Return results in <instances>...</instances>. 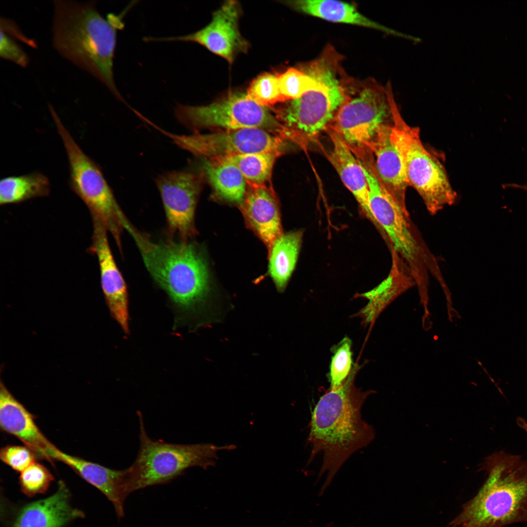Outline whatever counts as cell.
Here are the masks:
<instances>
[{
	"label": "cell",
	"mask_w": 527,
	"mask_h": 527,
	"mask_svg": "<svg viewBox=\"0 0 527 527\" xmlns=\"http://www.w3.org/2000/svg\"><path fill=\"white\" fill-rule=\"evenodd\" d=\"M126 229L148 272L168 298L174 313L173 328L200 325L207 309L210 286L207 265L198 248L182 240L153 242L131 224Z\"/></svg>",
	"instance_id": "cell-1"
},
{
	"label": "cell",
	"mask_w": 527,
	"mask_h": 527,
	"mask_svg": "<svg viewBox=\"0 0 527 527\" xmlns=\"http://www.w3.org/2000/svg\"><path fill=\"white\" fill-rule=\"evenodd\" d=\"M359 369L358 364L355 365L341 386L330 389L320 398L312 412L308 436L312 446L309 461L323 453L319 478L327 472L319 496L347 459L368 445L375 437L372 426L361 416L363 404L375 391H362L355 386L354 381Z\"/></svg>",
	"instance_id": "cell-2"
},
{
	"label": "cell",
	"mask_w": 527,
	"mask_h": 527,
	"mask_svg": "<svg viewBox=\"0 0 527 527\" xmlns=\"http://www.w3.org/2000/svg\"><path fill=\"white\" fill-rule=\"evenodd\" d=\"M53 43L66 59L103 83L117 99L123 100L115 83L113 60L117 33L124 26L119 15L104 18L95 1L81 3L55 0Z\"/></svg>",
	"instance_id": "cell-3"
},
{
	"label": "cell",
	"mask_w": 527,
	"mask_h": 527,
	"mask_svg": "<svg viewBox=\"0 0 527 527\" xmlns=\"http://www.w3.org/2000/svg\"><path fill=\"white\" fill-rule=\"evenodd\" d=\"M487 477L449 527H503L527 522V460L504 450L485 458Z\"/></svg>",
	"instance_id": "cell-4"
},
{
	"label": "cell",
	"mask_w": 527,
	"mask_h": 527,
	"mask_svg": "<svg viewBox=\"0 0 527 527\" xmlns=\"http://www.w3.org/2000/svg\"><path fill=\"white\" fill-rule=\"evenodd\" d=\"M368 185L370 209L377 227L408 266L419 291L428 288L429 273H442L437 261L424 241L409 213L405 212L380 180L375 165H363Z\"/></svg>",
	"instance_id": "cell-5"
},
{
	"label": "cell",
	"mask_w": 527,
	"mask_h": 527,
	"mask_svg": "<svg viewBox=\"0 0 527 527\" xmlns=\"http://www.w3.org/2000/svg\"><path fill=\"white\" fill-rule=\"evenodd\" d=\"M137 415L140 424V447L136 459L128 467L130 493L168 483L190 467L207 469L214 466L218 459L219 451L236 447L234 445L176 444L154 440L146 433L142 413L138 411Z\"/></svg>",
	"instance_id": "cell-6"
},
{
	"label": "cell",
	"mask_w": 527,
	"mask_h": 527,
	"mask_svg": "<svg viewBox=\"0 0 527 527\" xmlns=\"http://www.w3.org/2000/svg\"><path fill=\"white\" fill-rule=\"evenodd\" d=\"M391 134L405 162L409 186L417 192L429 213L434 215L453 205L457 194L442 163L424 145L418 127L408 124L395 99L391 101Z\"/></svg>",
	"instance_id": "cell-7"
},
{
	"label": "cell",
	"mask_w": 527,
	"mask_h": 527,
	"mask_svg": "<svg viewBox=\"0 0 527 527\" xmlns=\"http://www.w3.org/2000/svg\"><path fill=\"white\" fill-rule=\"evenodd\" d=\"M49 110L67 155L70 188L86 205L92 219L102 223L122 249L121 235L127 219L98 164L81 149L51 105Z\"/></svg>",
	"instance_id": "cell-8"
},
{
	"label": "cell",
	"mask_w": 527,
	"mask_h": 527,
	"mask_svg": "<svg viewBox=\"0 0 527 527\" xmlns=\"http://www.w3.org/2000/svg\"><path fill=\"white\" fill-rule=\"evenodd\" d=\"M390 82L384 88L377 84L364 86L354 97L347 99L329 128L339 134L361 160L366 157L381 128L392 122Z\"/></svg>",
	"instance_id": "cell-9"
},
{
	"label": "cell",
	"mask_w": 527,
	"mask_h": 527,
	"mask_svg": "<svg viewBox=\"0 0 527 527\" xmlns=\"http://www.w3.org/2000/svg\"><path fill=\"white\" fill-rule=\"evenodd\" d=\"M175 113L180 123L195 131L215 127L225 130L256 128L287 140L286 130L277 117L267 107L258 104L243 93H230L205 105L179 104Z\"/></svg>",
	"instance_id": "cell-10"
},
{
	"label": "cell",
	"mask_w": 527,
	"mask_h": 527,
	"mask_svg": "<svg viewBox=\"0 0 527 527\" xmlns=\"http://www.w3.org/2000/svg\"><path fill=\"white\" fill-rule=\"evenodd\" d=\"M346 99L336 72L325 89L310 91L287 101L277 110V118L285 127L288 140L303 144L328 128Z\"/></svg>",
	"instance_id": "cell-11"
},
{
	"label": "cell",
	"mask_w": 527,
	"mask_h": 527,
	"mask_svg": "<svg viewBox=\"0 0 527 527\" xmlns=\"http://www.w3.org/2000/svg\"><path fill=\"white\" fill-rule=\"evenodd\" d=\"M165 133L180 148L203 159L257 153H272L280 156L287 149V140L260 128L188 135Z\"/></svg>",
	"instance_id": "cell-12"
},
{
	"label": "cell",
	"mask_w": 527,
	"mask_h": 527,
	"mask_svg": "<svg viewBox=\"0 0 527 527\" xmlns=\"http://www.w3.org/2000/svg\"><path fill=\"white\" fill-rule=\"evenodd\" d=\"M169 233L187 241L195 233L194 216L201 177L189 171L164 173L156 179Z\"/></svg>",
	"instance_id": "cell-13"
},
{
	"label": "cell",
	"mask_w": 527,
	"mask_h": 527,
	"mask_svg": "<svg viewBox=\"0 0 527 527\" xmlns=\"http://www.w3.org/2000/svg\"><path fill=\"white\" fill-rule=\"evenodd\" d=\"M240 15L238 3L234 0L227 1L214 12L211 22L199 31L184 36L145 37L144 41L198 43L232 63L238 54L245 52L248 47L247 42L239 29Z\"/></svg>",
	"instance_id": "cell-14"
},
{
	"label": "cell",
	"mask_w": 527,
	"mask_h": 527,
	"mask_svg": "<svg viewBox=\"0 0 527 527\" xmlns=\"http://www.w3.org/2000/svg\"><path fill=\"white\" fill-rule=\"evenodd\" d=\"M91 250L98 258L101 286L111 316L123 333H130L128 294L126 283L116 265L107 239V230L98 220L93 219Z\"/></svg>",
	"instance_id": "cell-15"
},
{
	"label": "cell",
	"mask_w": 527,
	"mask_h": 527,
	"mask_svg": "<svg viewBox=\"0 0 527 527\" xmlns=\"http://www.w3.org/2000/svg\"><path fill=\"white\" fill-rule=\"evenodd\" d=\"M0 425L4 431L20 439L37 458L53 462L57 448L41 432L35 416L18 401L1 382Z\"/></svg>",
	"instance_id": "cell-16"
},
{
	"label": "cell",
	"mask_w": 527,
	"mask_h": 527,
	"mask_svg": "<svg viewBox=\"0 0 527 527\" xmlns=\"http://www.w3.org/2000/svg\"><path fill=\"white\" fill-rule=\"evenodd\" d=\"M392 124L380 130L371 148L374 164L382 182L402 209L408 213L406 193L409 186L404 157L391 134Z\"/></svg>",
	"instance_id": "cell-17"
},
{
	"label": "cell",
	"mask_w": 527,
	"mask_h": 527,
	"mask_svg": "<svg viewBox=\"0 0 527 527\" xmlns=\"http://www.w3.org/2000/svg\"><path fill=\"white\" fill-rule=\"evenodd\" d=\"M54 459L69 466L84 480L100 490L112 502L118 518L124 516V502L130 494L127 468L123 470L110 468L66 454L58 448Z\"/></svg>",
	"instance_id": "cell-18"
},
{
	"label": "cell",
	"mask_w": 527,
	"mask_h": 527,
	"mask_svg": "<svg viewBox=\"0 0 527 527\" xmlns=\"http://www.w3.org/2000/svg\"><path fill=\"white\" fill-rule=\"evenodd\" d=\"M247 183L242 204L243 214L270 250L274 243L283 234L276 197L265 184Z\"/></svg>",
	"instance_id": "cell-19"
},
{
	"label": "cell",
	"mask_w": 527,
	"mask_h": 527,
	"mask_svg": "<svg viewBox=\"0 0 527 527\" xmlns=\"http://www.w3.org/2000/svg\"><path fill=\"white\" fill-rule=\"evenodd\" d=\"M327 129L332 144L327 154L328 160L355 197L364 215L377 226L370 209L368 185L361 162L339 134Z\"/></svg>",
	"instance_id": "cell-20"
},
{
	"label": "cell",
	"mask_w": 527,
	"mask_h": 527,
	"mask_svg": "<svg viewBox=\"0 0 527 527\" xmlns=\"http://www.w3.org/2000/svg\"><path fill=\"white\" fill-rule=\"evenodd\" d=\"M69 492L61 482L52 495L30 503L20 512L13 527H62L83 516L70 503Z\"/></svg>",
	"instance_id": "cell-21"
},
{
	"label": "cell",
	"mask_w": 527,
	"mask_h": 527,
	"mask_svg": "<svg viewBox=\"0 0 527 527\" xmlns=\"http://www.w3.org/2000/svg\"><path fill=\"white\" fill-rule=\"evenodd\" d=\"M392 266L387 277L377 286L360 295L369 300L358 315L364 324L372 323L392 301L416 285L411 271L401 256L391 250Z\"/></svg>",
	"instance_id": "cell-22"
},
{
	"label": "cell",
	"mask_w": 527,
	"mask_h": 527,
	"mask_svg": "<svg viewBox=\"0 0 527 527\" xmlns=\"http://www.w3.org/2000/svg\"><path fill=\"white\" fill-rule=\"evenodd\" d=\"M293 9L304 14L333 22L349 24L381 31L415 41L416 38L389 28L365 17L352 4L334 0L285 1Z\"/></svg>",
	"instance_id": "cell-23"
},
{
	"label": "cell",
	"mask_w": 527,
	"mask_h": 527,
	"mask_svg": "<svg viewBox=\"0 0 527 527\" xmlns=\"http://www.w3.org/2000/svg\"><path fill=\"white\" fill-rule=\"evenodd\" d=\"M203 171L217 194L227 201L242 205L247 182L233 162L223 157L203 159Z\"/></svg>",
	"instance_id": "cell-24"
},
{
	"label": "cell",
	"mask_w": 527,
	"mask_h": 527,
	"mask_svg": "<svg viewBox=\"0 0 527 527\" xmlns=\"http://www.w3.org/2000/svg\"><path fill=\"white\" fill-rule=\"evenodd\" d=\"M301 230L283 234L269 250V270L277 289L285 288L296 265L301 246Z\"/></svg>",
	"instance_id": "cell-25"
},
{
	"label": "cell",
	"mask_w": 527,
	"mask_h": 527,
	"mask_svg": "<svg viewBox=\"0 0 527 527\" xmlns=\"http://www.w3.org/2000/svg\"><path fill=\"white\" fill-rule=\"evenodd\" d=\"M50 188L48 179L40 172L5 177L0 182V204L16 203L46 196Z\"/></svg>",
	"instance_id": "cell-26"
},
{
	"label": "cell",
	"mask_w": 527,
	"mask_h": 527,
	"mask_svg": "<svg viewBox=\"0 0 527 527\" xmlns=\"http://www.w3.org/2000/svg\"><path fill=\"white\" fill-rule=\"evenodd\" d=\"M278 155L272 153H257L232 155L225 158L239 169L247 183L265 184L271 176Z\"/></svg>",
	"instance_id": "cell-27"
},
{
	"label": "cell",
	"mask_w": 527,
	"mask_h": 527,
	"mask_svg": "<svg viewBox=\"0 0 527 527\" xmlns=\"http://www.w3.org/2000/svg\"><path fill=\"white\" fill-rule=\"evenodd\" d=\"M246 95L265 107L285 102L280 90L278 73H264L258 76L250 84Z\"/></svg>",
	"instance_id": "cell-28"
},
{
	"label": "cell",
	"mask_w": 527,
	"mask_h": 527,
	"mask_svg": "<svg viewBox=\"0 0 527 527\" xmlns=\"http://www.w3.org/2000/svg\"><path fill=\"white\" fill-rule=\"evenodd\" d=\"M53 480L49 470L37 462L21 471L19 477L22 491L30 497L44 493Z\"/></svg>",
	"instance_id": "cell-29"
},
{
	"label": "cell",
	"mask_w": 527,
	"mask_h": 527,
	"mask_svg": "<svg viewBox=\"0 0 527 527\" xmlns=\"http://www.w3.org/2000/svg\"><path fill=\"white\" fill-rule=\"evenodd\" d=\"M351 341L345 337L340 343L331 360L330 381L331 389L341 386L350 373L352 368Z\"/></svg>",
	"instance_id": "cell-30"
},
{
	"label": "cell",
	"mask_w": 527,
	"mask_h": 527,
	"mask_svg": "<svg viewBox=\"0 0 527 527\" xmlns=\"http://www.w3.org/2000/svg\"><path fill=\"white\" fill-rule=\"evenodd\" d=\"M37 458L35 453L27 446H7L0 451L1 460L20 472L36 462Z\"/></svg>",
	"instance_id": "cell-31"
},
{
	"label": "cell",
	"mask_w": 527,
	"mask_h": 527,
	"mask_svg": "<svg viewBox=\"0 0 527 527\" xmlns=\"http://www.w3.org/2000/svg\"><path fill=\"white\" fill-rule=\"evenodd\" d=\"M0 55L1 58L26 67L29 59L27 54L8 34L0 31Z\"/></svg>",
	"instance_id": "cell-32"
},
{
	"label": "cell",
	"mask_w": 527,
	"mask_h": 527,
	"mask_svg": "<svg viewBox=\"0 0 527 527\" xmlns=\"http://www.w3.org/2000/svg\"><path fill=\"white\" fill-rule=\"evenodd\" d=\"M0 31L5 33L32 47H36V43L33 40L26 37L12 20L1 18Z\"/></svg>",
	"instance_id": "cell-33"
},
{
	"label": "cell",
	"mask_w": 527,
	"mask_h": 527,
	"mask_svg": "<svg viewBox=\"0 0 527 527\" xmlns=\"http://www.w3.org/2000/svg\"><path fill=\"white\" fill-rule=\"evenodd\" d=\"M517 425L527 434V421L523 417H518L516 419Z\"/></svg>",
	"instance_id": "cell-34"
},
{
	"label": "cell",
	"mask_w": 527,
	"mask_h": 527,
	"mask_svg": "<svg viewBox=\"0 0 527 527\" xmlns=\"http://www.w3.org/2000/svg\"><path fill=\"white\" fill-rule=\"evenodd\" d=\"M504 186H508V187H514V188H516L522 189L527 191V182L524 185H518V184H517L513 183V184H506Z\"/></svg>",
	"instance_id": "cell-35"
}]
</instances>
